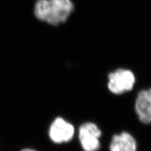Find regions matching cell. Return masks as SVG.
Instances as JSON below:
<instances>
[{"label": "cell", "instance_id": "obj_1", "mask_svg": "<svg viewBox=\"0 0 151 151\" xmlns=\"http://www.w3.org/2000/svg\"><path fill=\"white\" fill-rule=\"evenodd\" d=\"M73 10L71 0H37L34 7L37 19L54 26L65 22Z\"/></svg>", "mask_w": 151, "mask_h": 151}, {"label": "cell", "instance_id": "obj_2", "mask_svg": "<svg viewBox=\"0 0 151 151\" xmlns=\"http://www.w3.org/2000/svg\"><path fill=\"white\" fill-rule=\"evenodd\" d=\"M75 134L74 125L62 116L55 117L51 120L47 131L49 140L57 145L70 142L74 139Z\"/></svg>", "mask_w": 151, "mask_h": 151}, {"label": "cell", "instance_id": "obj_3", "mask_svg": "<svg viewBox=\"0 0 151 151\" xmlns=\"http://www.w3.org/2000/svg\"><path fill=\"white\" fill-rule=\"evenodd\" d=\"M136 79L132 70L118 69L108 76V88L114 94L120 95L131 91L134 88Z\"/></svg>", "mask_w": 151, "mask_h": 151}, {"label": "cell", "instance_id": "obj_4", "mask_svg": "<svg viewBox=\"0 0 151 151\" xmlns=\"http://www.w3.org/2000/svg\"><path fill=\"white\" fill-rule=\"evenodd\" d=\"M101 130L95 123L84 122L79 127L78 138L84 151H98L100 149Z\"/></svg>", "mask_w": 151, "mask_h": 151}, {"label": "cell", "instance_id": "obj_5", "mask_svg": "<svg viewBox=\"0 0 151 151\" xmlns=\"http://www.w3.org/2000/svg\"><path fill=\"white\" fill-rule=\"evenodd\" d=\"M134 106L139 120L144 124H150L151 88L143 89L138 93Z\"/></svg>", "mask_w": 151, "mask_h": 151}, {"label": "cell", "instance_id": "obj_6", "mask_svg": "<svg viewBox=\"0 0 151 151\" xmlns=\"http://www.w3.org/2000/svg\"><path fill=\"white\" fill-rule=\"evenodd\" d=\"M109 149L110 151H137V143L129 132H122L112 137Z\"/></svg>", "mask_w": 151, "mask_h": 151}, {"label": "cell", "instance_id": "obj_7", "mask_svg": "<svg viewBox=\"0 0 151 151\" xmlns=\"http://www.w3.org/2000/svg\"><path fill=\"white\" fill-rule=\"evenodd\" d=\"M19 151H38L37 149L30 147H23Z\"/></svg>", "mask_w": 151, "mask_h": 151}]
</instances>
